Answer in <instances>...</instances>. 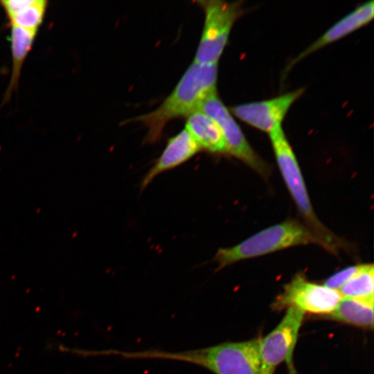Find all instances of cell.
Returning a JSON list of instances; mask_svg holds the SVG:
<instances>
[{
  "mask_svg": "<svg viewBox=\"0 0 374 374\" xmlns=\"http://www.w3.org/2000/svg\"><path fill=\"white\" fill-rule=\"evenodd\" d=\"M217 64L193 62L163 102L154 111L130 121L140 122L148 129L144 141L154 143L160 140L168 122L186 118L199 110L202 101L217 91Z\"/></svg>",
  "mask_w": 374,
  "mask_h": 374,
  "instance_id": "1",
  "label": "cell"
},
{
  "mask_svg": "<svg viewBox=\"0 0 374 374\" xmlns=\"http://www.w3.org/2000/svg\"><path fill=\"white\" fill-rule=\"evenodd\" d=\"M260 340L258 338L241 342L222 343L175 352L156 349L121 350L118 355L126 359H157L189 363L214 374H260Z\"/></svg>",
  "mask_w": 374,
  "mask_h": 374,
  "instance_id": "2",
  "label": "cell"
},
{
  "mask_svg": "<svg viewBox=\"0 0 374 374\" xmlns=\"http://www.w3.org/2000/svg\"><path fill=\"white\" fill-rule=\"evenodd\" d=\"M308 244L321 245L330 251L337 250L310 227L289 220L267 227L233 247L219 249L213 260L220 270L240 260Z\"/></svg>",
  "mask_w": 374,
  "mask_h": 374,
  "instance_id": "3",
  "label": "cell"
},
{
  "mask_svg": "<svg viewBox=\"0 0 374 374\" xmlns=\"http://www.w3.org/2000/svg\"><path fill=\"white\" fill-rule=\"evenodd\" d=\"M269 136L278 166L299 211L310 229L337 248V240L319 222L314 212L299 163L282 125L271 130Z\"/></svg>",
  "mask_w": 374,
  "mask_h": 374,
  "instance_id": "4",
  "label": "cell"
},
{
  "mask_svg": "<svg viewBox=\"0 0 374 374\" xmlns=\"http://www.w3.org/2000/svg\"><path fill=\"white\" fill-rule=\"evenodd\" d=\"M196 3L204 10L205 20L193 62L217 64L234 23L242 15V1L200 0Z\"/></svg>",
  "mask_w": 374,
  "mask_h": 374,
  "instance_id": "5",
  "label": "cell"
},
{
  "mask_svg": "<svg viewBox=\"0 0 374 374\" xmlns=\"http://www.w3.org/2000/svg\"><path fill=\"white\" fill-rule=\"evenodd\" d=\"M199 110L212 118L219 125L226 144L227 154L241 160L260 175H268V165L251 147L217 91L202 101Z\"/></svg>",
  "mask_w": 374,
  "mask_h": 374,
  "instance_id": "6",
  "label": "cell"
},
{
  "mask_svg": "<svg viewBox=\"0 0 374 374\" xmlns=\"http://www.w3.org/2000/svg\"><path fill=\"white\" fill-rule=\"evenodd\" d=\"M341 296L337 290L308 280L302 274L294 276L276 300L278 308L294 307L303 312L330 314Z\"/></svg>",
  "mask_w": 374,
  "mask_h": 374,
  "instance_id": "7",
  "label": "cell"
},
{
  "mask_svg": "<svg viewBox=\"0 0 374 374\" xmlns=\"http://www.w3.org/2000/svg\"><path fill=\"white\" fill-rule=\"evenodd\" d=\"M305 313L289 307L278 326L260 340L262 368L274 371L280 363L286 362L292 374L294 373L292 356L299 329Z\"/></svg>",
  "mask_w": 374,
  "mask_h": 374,
  "instance_id": "8",
  "label": "cell"
},
{
  "mask_svg": "<svg viewBox=\"0 0 374 374\" xmlns=\"http://www.w3.org/2000/svg\"><path fill=\"white\" fill-rule=\"evenodd\" d=\"M303 88L274 98L244 103L230 108L237 118L268 134L281 125L292 104L303 94Z\"/></svg>",
  "mask_w": 374,
  "mask_h": 374,
  "instance_id": "9",
  "label": "cell"
},
{
  "mask_svg": "<svg viewBox=\"0 0 374 374\" xmlns=\"http://www.w3.org/2000/svg\"><path fill=\"white\" fill-rule=\"evenodd\" d=\"M200 150L199 145L185 128L170 138L162 153L143 177L141 190H144L157 175L183 164Z\"/></svg>",
  "mask_w": 374,
  "mask_h": 374,
  "instance_id": "10",
  "label": "cell"
},
{
  "mask_svg": "<svg viewBox=\"0 0 374 374\" xmlns=\"http://www.w3.org/2000/svg\"><path fill=\"white\" fill-rule=\"evenodd\" d=\"M374 1H367L329 28L319 39L301 53L287 66L288 69L301 60L368 24L373 18Z\"/></svg>",
  "mask_w": 374,
  "mask_h": 374,
  "instance_id": "11",
  "label": "cell"
},
{
  "mask_svg": "<svg viewBox=\"0 0 374 374\" xmlns=\"http://www.w3.org/2000/svg\"><path fill=\"white\" fill-rule=\"evenodd\" d=\"M185 129L190 134L201 150L211 154H227L222 132L217 123L209 116L197 110L186 118Z\"/></svg>",
  "mask_w": 374,
  "mask_h": 374,
  "instance_id": "12",
  "label": "cell"
},
{
  "mask_svg": "<svg viewBox=\"0 0 374 374\" xmlns=\"http://www.w3.org/2000/svg\"><path fill=\"white\" fill-rule=\"evenodd\" d=\"M10 26L37 32L41 26L48 8L46 0H1Z\"/></svg>",
  "mask_w": 374,
  "mask_h": 374,
  "instance_id": "13",
  "label": "cell"
},
{
  "mask_svg": "<svg viewBox=\"0 0 374 374\" xmlns=\"http://www.w3.org/2000/svg\"><path fill=\"white\" fill-rule=\"evenodd\" d=\"M10 27L12 69L8 86L4 93L3 103L8 102L17 89L21 70L35 40L37 33L18 26Z\"/></svg>",
  "mask_w": 374,
  "mask_h": 374,
  "instance_id": "14",
  "label": "cell"
},
{
  "mask_svg": "<svg viewBox=\"0 0 374 374\" xmlns=\"http://www.w3.org/2000/svg\"><path fill=\"white\" fill-rule=\"evenodd\" d=\"M330 318L358 327L373 328V305L351 298H342Z\"/></svg>",
  "mask_w": 374,
  "mask_h": 374,
  "instance_id": "15",
  "label": "cell"
},
{
  "mask_svg": "<svg viewBox=\"0 0 374 374\" xmlns=\"http://www.w3.org/2000/svg\"><path fill=\"white\" fill-rule=\"evenodd\" d=\"M342 298H351L373 305L374 268L364 264L361 270L338 291Z\"/></svg>",
  "mask_w": 374,
  "mask_h": 374,
  "instance_id": "16",
  "label": "cell"
},
{
  "mask_svg": "<svg viewBox=\"0 0 374 374\" xmlns=\"http://www.w3.org/2000/svg\"><path fill=\"white\" fill-rule=\"evenodd\" d=\"M364 264L347 267L328 277L324 282L326 287L339 291L362 268Z\"/></svg>",
  "mask_w": 374,
  "mask_h": 374,
  "instance_id": "17",
  "label": "cell"
},
{
  "mask_svg": "<svg viewBox=\"0 0 374 374\" xmlns=\"http://www.w3.org/2000/svg\"><path fill=\"white\" fill-rule=\"evenodd\" d=\"M273 373H274L273 371L262 368L260 374H273Z\"/></svg>",
  "mask_w": 374,
  "mask_h": 374,
  "instance_id": "18",
  "label": "cell"
}]
</instances>
